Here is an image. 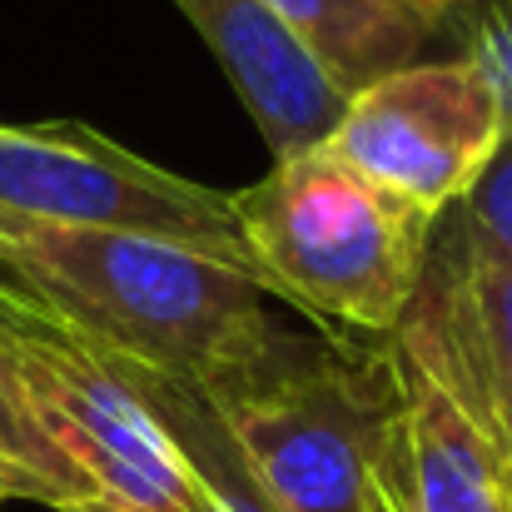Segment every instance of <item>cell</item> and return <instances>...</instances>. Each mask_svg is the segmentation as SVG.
<instances>
[{
    "mask_svg": "<svg viewBox=\"0 0 512 512\" xmlns=\"http://www.w3.org/2000/svg\"><path fill=\"white\" fill-rule=\"evenodd\" d=\"M0 279L50 329L174 383H219L249 368L284 329L269 324L264 284L244 249L50 224L0 209Z\"/></svg>",
    "mask_w": 512,
    "mask_h": 512,
    "instance_id": "6da1fadb",
    "label": "cell"
},
{
    "mask_svg": "<svg viewBox=\"0 0 512 512\" xmlns=\"http://www.w3.org/2000/svg\"><path fill=\"white\" fill-rule=\"evenodd\" d=\"M229 204L264 294L289 299L334 339L383 343L423 294L438 219L363 179L324 140L274 155Z\"/></svg>",
    "mask_w": 512,
    "mask_h": 512,
    "instance_id": "7a4b0ae2",
    "label": "cell"
},
{
    "mask_svg": "<svg viewBox=\"0 0 512 512\" xmlns=\"http://www.w3.org/2000/svg\"><path fill=\"white\" fill-rule=\"evenodd\" d=\"M244 468L284 512H383L378 453L393 408L388 339L279 334L204 388Z\"/></svg>",
    "mask_w": 512,
    "mask_h": 512,
    "instance_id": "3957f363",
    "label": "cell"
},
{
    "mask_svg": "<svg viewBox=\"0 0 512 512\" xmlns=\"http://www.w3.org/2000/svg\"><path fill=\"white\" fill-rule=\"evenodd\" d=\"M10 353L40 428L90 488L80 512H214L194 458L95 348L60 329H10Z\"/></svg>",
    "mask_w": 512,
    "mask_h": 512,
    "instance_id": "277c9868",
    "label": "cell"
},
{
    "mask_svg": "<svg viewBox=\"0 0 512 512\" xmlns=\"http://www.w3.org/2000/svg\"><path fill=\"white\" fill-rule=\"evenodd\" d=\"M503 140V105L488 75L463 60H413L353 90L324 145L403 204L443 219Z\"/></svg>",
    "mask_w": 512,
    "mask_h": 512,
    "instance_id": "5b68a950",
    "label": "cell"
},
{
    "mask_svg": "<svg viewBox=\"0 0 512 512\" xmlns=\"http://www.w3.org/2000/svg\"><path fill=\"white\" fill-rule=\"evenodd\" d=\"M0 209L50 224L140 229L239 249L224 189L165 170L75 120L0 125Z\"/></svg>",
    "mask_w": 512,
    "mask_h": 512,
    "instance_id": "8992f818",
    "label": "cell"
},
{
    "mask_svg": "<svg viewBox=\"0 0 512 512\" xmlns=\"http://www.w3.org/2000/svg\"><path fill=\"white\" fill-rule=\"evenodd\" d=\"M388 358L393 408L378 453L383 512H512L488 418L428 289L388 334Z\"/></svg>",
    "mask_w": 512,
    "mask_h": 512,
    "instance_id": "52a82bcc",
    "label": "cell"
},
{
    "mask_svg": "<svg viewBox=\"0 0 512 512\" xmlns=\"http://www.w3.org/2000/svg\"><path fill=\"white\" fill-rule=\"evenodd\" d=\"M174 10L214 50L274 155L319 145L334 130L343 95L269 10L254 0H174Z\"/></svg>",
    "mask_w": 512,
    "mask_h": 512,
    "instance_id": "ba28073f",
    "label": "cell"
},
{
    "mask_svg": "<svg viewBox=\"0 0 512 512\" xmlns=\"http://www.w3.org/2000/svg\"><path fill=\"white\" fill-rule=\"evenodd\" d=\"M334 80L343 100L368 80L423 60L458 0H254Z\"/></svg>",
    "mask_w": 512,
    "mask_h": 512,
    "instance_id": "9c48e42d",
    "label": "cell"
},
{
    "mask_svg": "<svg viewBox=\"0 0 512 512\" xmlns=\"http://www.w3.org/2000/svg\"><path fill=\"white\" fill-rule=\"evenodd\" d=\"M423 289L438 304L473 388L512 418V259L478 249L438 219Z\"/></svg>",
    "mask_w": 512,
    "mask_h": 512,
    "instance_id": "30bf717a",
    "label": "cell"
},
{
    "mask_svg": "<svg viewBox=\"0 0 512 512\" xmlns=\"http://www.w3.org/2000/svg\"><path fill=\"white\" fill-rule=\"evenodd\" d=\"M100 358H105V353H100ZM105 363L160 413V423L174 433V443L194 458V468H199V478H204V488H209L214 512H284L254 483V473L244 468V458H239L229 428L219 423V413H214V403L204 398L199 383H174V378L145 373V368H135V363H120V358H105Z\"/></svg>",
    "mask_w": 512,
    "mask_h": 512,
    "instance_id": "8fae6325",
    "label": "cell"
},
{
    "mask_svg": "<svg viewBox=\"0 0 512 512\" xmlns=\"http://www.w3.org/2000/svg\"><path fill=\"white\" fill-rule=\"evenodd\" d=\"M0 503H40L55 512L90 508V488L30 408V393L10 353V329H0Z\"/></svg>",
    "mask_w": 512,
    "mask_h": 512,
    "instance_id": "7c38bea8",
    "label": "cell"
},
{
    "mask_svg": "<svg viewBox=\"0 0 512 512\" xmlns=\"http://www.w3.org/2000/svg\"><path fill=\"white\" fill-rule=\"evenodd\" d=\"M438 40H453V55L488 75L503 105V125H512V0H458Z\"/></svg>",
    "mask_w": 512,
    "mask_h": 512,
    "instance_id": "4fadbf2b",
    "label": "cell"
},
{
    "mask_svg": "<svg viewBox=\"0 0 512 512\" xmlns=\"http://www.w3.org/2000/svg\"><path fill=\"white\" fill-rule=\"evenodd\" d=\"M463 239H473L478 249L512 259V125H503L498 150L488 155V165L468 184V194L443 214Z\"/></svg>",
    "mask_w": 512,
    "mask_h": 512,
    "instance_id": "5bb4252c",
    "label": "cell"
},
{
    "mask_svg": "<svg viewBox=\"0 0 512 512\" xmlns=\"http://www.w3.org/2000/svg\"><path fill=\"white\" fill-rule=\"evenodd\" d=\"M453 343V339H448ZM463 363V358H458ZM468 373V368H463ZM473 383V378H468ZM478 393V388H473ZM478 408H483V418H488V433H493V448H498V463H503V483H508V503H512V418L503 413V408H493L483 393H478Z\"/></svg>",
    "mask_w": 512,
    "mask_h": 512,
    "instance_id": "9a60e30c",
    "label": "cell"
},
{
    "mask_svg": "<svg viewBox=\"0 0 512 512\" xmlns=\"http://www.w3.org/2000/svg\"><path fill=\"white\" fill-rule=\"evenodd\" d=\"M0 329H50V319H45L25 294H15V289L0 279Z\"/></svg>",
    "mask_w": 512,
    "mask_h": 512,
    "instance_id": "2e32d148",
    "label": "cell"
}]
</instances>
